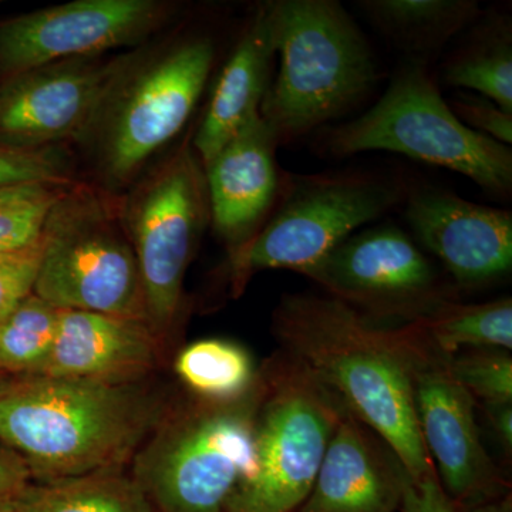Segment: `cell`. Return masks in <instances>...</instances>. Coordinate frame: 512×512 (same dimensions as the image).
Masks as SVG:
<instances>
[{"label": "cell", "instance_id": "1", "mask_svg": "<svg viewBox=\"0 0 512 512\" xmlns=\"http://www.w3.org/2000/svg\"><path fill=\"white\" fill-rule=\"evenodd\" d=\"M272 332L281 350L389 443L413 481L436 474L417 424L402 326L376 325L328 295L288 293Z\"/></svg>", "mask_w": 512, "mask_h": 512}, {"label": "cell", "instance_id": "2", "mask_svg": "<svg viewBox=\"0 0 512 512\" xmlns=\"http://www.w3.org/2000/svg\"><path fill=\"white\" fill-rule=\"evenodd\" d=\"M171 404L148 379L25 376L0 387V441L36 483L117 470L131 464Z\"/></svg>", "mask_w": 512, "mask_h": 512}, {"label": "cell", "instance_id": "3", "mask_svg": "<svg viewBox=\"0 0 512 512\" xmlns=\"http://www.w3.org/2000/svg\"><path fill=\"white\" fill-rule=\"evenodd\" d=\"M279 72L261 106L279 144L306 136L355 107L375 86V56L335 0L266 2Z\"/></svg>", "mask_w": 512, "mask_h": 512}, {"label": "cell", "instance_id": "4", "mask_svg": "<svg viewBox=\"0 0 512 512\" xmlns=\"http://www.w3.org/2000/svg\"><path fill=\"white\" fill-rule=\"evenodd\" d=\"M264 377L232 402L188 396L171 404L138 448L131 476L157 512H224L255 470V429Z\"/></svg>", "mask_w": 512, "mask_h": 512}, {"label": "cell", "instance_id": "5", "mask_svg": "<svg viewBox=\"0 0 512 512\" xmlns=\"http://www.w3.org/2000/svg\"><path fill=\"white\" fill-rule=\"evenodd\" d=\"M215 62L211 37L190 35L136 50L82 144L106 191L136 183L148 161L185 127Z\"/></svg>", "mask_w": 512, "mask_h": 512}, {"label": "cell", "instance_id": "6", "mask_svg": "<svg viewBox=\"0 0 512 512\" xmlns=\"http://www.w3.org/2000/svg\"><path fill=\"white\" fill-rule=\"evenodd\" d=\"M322 143L335 157L376 150L403 154L464 175L495 195L512 188L511 147L464 126L421 60L404 63L366 113L328 128Z\"/></svg>", "mask_w": 512, "mask_h": 512}, {"label": "cell", "instance_id": "7", "mask_svg": "<svg viewBox=\"0 0 512 512\" xmlns=\"http://www.w3.org/2000/svg\"><path fill=\"white\" fill-rule=\"evenodd\" d=\"M264 397L255 429V470L224 512H298L318 476L343 407L299 360L279 349L261 366Z\"/></svg>", "mask_w": 512, "mask_h": 512}, {"label": "cell", "instance_id": "8", "mask_svg": "<svg viewBox=\"0 0 512 512\" xmlns=\"http://www.w3.org/2000/svg\"><path fill=\"white\" fill-rule=\"evenodd\" d=\"M407 188L370 173L286 174L274 210L251 241L229 255L232 292L266 269L305 275L357 229L404 201Z\"/></svg>", "mask_w": 512, "mask_h": 512}, {"label": "cell", "instance_id": "9", "mask_svg": "<svg viewBox=\"0 0 512 512\" xmlns=\"http://www.w3.org/2000/svg\"><path fill=\"white\" fill-rule=\"evenodd\" d=\"M36 296L60 311L147 319L136 255L106 192L77 181L47 218Z\"/></svg>", "mask_w": 512, "mask_h": 512}, {"label": "cell", "instance_id": "10", "mask_svg": "<svg viewBox=\"0 0 512 512\" xmlns=\"http://www.w3.org/2000/svg\"><path fill=\"white\" fill-rule=\"evenodd\" d=\"M121 224L136 255L148 325L170 336L184 301V279L211 222L204 165L184 144L137 180L119 202Z\"/></svg>", "mask_w": 512, "mask_h": 512}, {"label": "cell", "instance_id": "11", "mask_svg": "<svg viewBox=\"0 0 512 512\" xmlns=\"http://www.w3.org/2000/svg\"><path fill=\"white\" fill-rule=\"evenodd\" d=\"M303 276L363 318L390 328L423 322L460 298L451 279L394 225L353 234Z\"/></svg>", "mask_w": 512, "mask_h": 512}, {"label": "cell", "instance_id": "12", "mask_svg": "<svg viewBox=\"0 0 512 512\" xmlns=\"http://www.w3.org/2000/svg\"><path fill=\"white\" fill-rule=\"evenodd\" d=\"M412 370L414 407L424 447L444 493L457 510L510 494V484L485 450L477 403L417 323L402 326Z\"/></svg>", "mask_w": 512, "mask_h": 512}, {"label": "cell", "instance_id": "13", "mask_svg": "<svg viewBox=\"0 0 512 512\" xmlns=\"http://www.w3.org/2000/svg\"><path fill=\"white\" fill-rule=\"evenodd\" d=\"M134 53L59 60L2 80L0 146L80 143Z\"/></svg>", "mask_w": 512, "mask_h": 512}, {"label": "cell", "instance_id": "14", "mask_svg": "<svg viewBox=\"0 0 512 512\" xmlns=\"http://www.w3.org/2000/svg\"><path fill=\"white\" fill-rule=\"evenodd\" d=\"M173 5L160 0H76L0 23V82L74 57L140 45L163 28Z\"/></svg>", "mask_w": 512, "mask_h": 512}, {"label": "cell", "instance_id": "15", "mask_svg": "<svg viewBox=\"0 0 512 512\" xmlns=\"http://www.w3.org/2000/svg\"><path fill=\"white\" fill-rule=\"evenodd\" d=\"M404 218L414 241L443 265L458 291L495 284L512 268V214L444 188H410Z\"/></svg>", "mask_w": 512, "mask_h": 512}, {"label": "cell", "instance_id": "16", "mask_svg": "<svg viewBox=\"0 0 512 512\" xmlns=\"http://www.w3.org/2000/svg\"><path fill=\"white\" fill-rule=\"evenodd\" d=\"M278 146L259 111L204 164L211 224L229 255L251 241L274 210L282 181Z\"/></svg>", "mask_w": 512, "mask_h": 512}, {"label": "cell", "instance_id": "17", "mask_svg": "<svg viewBox=\"0 0 512 512\" xmlns=\"http://www.w3.org/2000/svg\"><path fill=\"white\" fill-rule=\"evenodd\" d=\"M410 480L389 443L345 413L298 512H397Z\"/></svg>", "mask_w": 512, "mask_h": 512}, {"label": "cell", "instance_id": "18", "mask_svg": "<svg viewBox=\"0 0 512 512\" xmlns=\"http://www.w3.org/2000/svg\"><path fill=\"white\" fill-rule=\"evenodd\" d=\"M163 340L146 320L60 311L55 346L39 376L133 383L160 365Z\"/></svg>", "mask_w": 512, "mask_h": 512}, {"label": "cell", "instance_id": "19", "mask_svg": "<svg viewBox=\"0 0 512 512\" xmlns=\"http://www.w3.org/2000/svg\"><path fill=\"white\" fill-rule=\"evenodd\" d=\"M275 56L274 36L264 3L256 8L225 63L195 133L192 148L202 165L259 113L272 83Z\"/></svg>", "mask_w": 512, "mask_h": 512}, {"label": "cell", "instance_id": "20", "mask_svg": "<svg viewBox=\"0 0 512 512\" xmlns=\"http://www.w3.org/2000/svg\"><path fill=\"white\" fill-rule=\"evenodd\" d=\"M373 28L409 59L429 62L481 18L476 0H362Z\"/></svg>", "mask_w": 512, "mask_h": 512}, {"label": "cell", "instance_id": "21", "mask_svg": "<svg viewBox=\"0 0 512 512\" xmlns=\"http://www.w3.org/2000/svg\"><path fill=\"white\" fill-rule=\"evenodd\" d=\"M444 82L487 97L512 114V25L493 13L474 23L444 64Z\"/></svg>", "mask_w": 512, "mask_h": 512}, {"label": "cell", "instance_id": "22", "mask_svg": "<svg viewBox=\"0 0 512 512\" xmlns=\"http://www.w3.org/2000/svg\"><path fill=\"white\" fill-rule=\"evenodd\" d=\"M13 512H157L124 468L26 484L13 495Z\"/></svg>", "mask_w": 512, "mask_h": 512}, {"label": "cell", "instance_id": "23", "mask_svg": "<svg viewBox=\"0 0 512 512\" xmlns=\"http://www.w3.org/2000/svg\"><path fill=\"white\" fill-rule=\"evenodd\" d=\"M174 372L187 392L208 402H232L258 384L261 367L251 353L227 339H202L178 352Z\"/></svg>", "mask_w": 512, "mask_h": 512}, {"label": "cell", "instance_id": "24", "mask_svg": "<svg viewBox=\"0 0 512 512\" xmlns=\"http://www.w3.org/2000/svg\"><path fill=\"white\" fill-rule=\"evenodd\" d=\"M417 325L448 356L466 349H512L511 298L478 305L450 302Z\"/></svg>", "mask_w": 512, "mask_h": 512}, {"label": "cell", "instance_id": "25", "mask_svg": "<svg viewBox=\"0 0 512 512\" xmlns=\"http://www.w3.org/2000/svg\"><path fill=\"white\" fill-rule=\"evenodd\" d=\"M60 309L28 296L0 322V372L39 376L49 360L59 328Z\"/></svg>", "mask_w": 512, "mask_h": 512}, {"label": "cell", "instance_id": "26", "mask_svg": "<svg viewBox=\"0 0 512 512\" xmlns=\"http://www.w3.org/2000/svg\"><path fill=\"white\" fill-rule=\"evenodd\" d=\"M76 180L35 181L0 188V254L42 238L47 218Z\"/></svg>", "mask_w": 512, "mask_h": 512}, {"label": "cell", "instance_id": "27", "mask_svg": "<svg viewBox=\"0 0 512 512\" xmlns=\"http://www.w3.org/2000/svg\"><path fill=\"white\" fill-rule=\"evenodd\" d=\"M508 350L466 349L450 357V369L477 404L512 402Z\"/></svg>", "mask_w": 512, "mask_h": 512}, {"label": "cell", "instance_id": "28", "mask_svg": "<svg viewBox=\"0 0 512 512\" xmlns=\"http://www.w3.org/2000/svg\"><path fill=\"white\" fill-rule=\"evenodd\" d=\"M66 146L22 150L0 146V188L35 181L76 180Z\"/></svg>", "mask_w": 512, "mask_h": 512}, {"label": "cell", "instance_id": "29", "mask_svg": "<svg viewBox=\"0 0 512 512\" xmlns=\"http://www.w3.org/2000/svg\"><path fill=\"white\" fill-rule=\"evenodd\" d=\"M45 238L18 251L0 254V322L35 291Z\"/></svg>", "mask_w": 512, "mask_h": 512}, {"label": "cell", "instance_id": "30", "mask_svg": "<svg viewBox=\"0 0 512 512\" xmlns=\"http://www.w3.org/2000/svg\"><path fill=\"white\" fill-rule=\"evenodd\" d=\"M448 106L464 126L505 146H511L512 114L501 109L494 101L477 93L461 92L456 94Z\"/></svg>", "mask_w": 512, "mask_h": 512}, {"label": "cell", "instance_id": "31", "mask_svg": "<svg viewBox=\"0 0 512 512\" xmlns=\"http://www.w3.org/2000/svg\"><path fill=\"white\" fill-rule=\"evenodd\" d=\"M400 512H458L456 505L444 493L437 474L410 480L404 488Z\"/></svg>", "mask_w": 512, "mask_h": 512}, {"label": "cell", "instance_id": "32", "mask_svg": "<svg viewBox=\"0 0 512 512\" xmlns=\"http://www.w3.org/2000/svg\"><path fill=\"white\" fill-rule=\"evenodd\" d=\"M487 420L488 429L505 456L512 454V402L478 404Z\"/></svg>", "mask_w": 512, "mask_h": 512}, {"label": "cell", "instance_id": "33", "mask_svg": "<svg viewBox=\"0 0 512 512\" xmlns=\"http://www.w3.org/2000/svg\"><path fill=\"white\" fill-rule=\"evenodd\" d=\"M30 474L25 461L12 450L0 447V498L18 494L29 484Z\"/></svg>", "mask_w": 512, "mask_h": 512}, {"label": "cell", "instance_id": "34", "mask_svg": "<svg viewBox=\"0 0 512 512\" xmlns=\"http://www.w3.org/2000/svg\"><path fill=\"white\" fill-rule=\"evenodd\" d=\"M458 512H512L511 493L497 500L487 501V503L474 505V507L457 510Z\"/></svg>", "mask_w": 512, "mask_h": 512}, {"label": "cell", "instance_id": "35", "mask_svg": "<svg viewBox=\"0 0 512 512\" xmlns=\"http://www.w3.org/2000/svg\"><path fill=\"white\" fill-rule=\"evenodd\" d=\"M12 498H0V512H13Z\"/></svg>", "mask_w": 512, "mask_h": 512}]
</instances>
